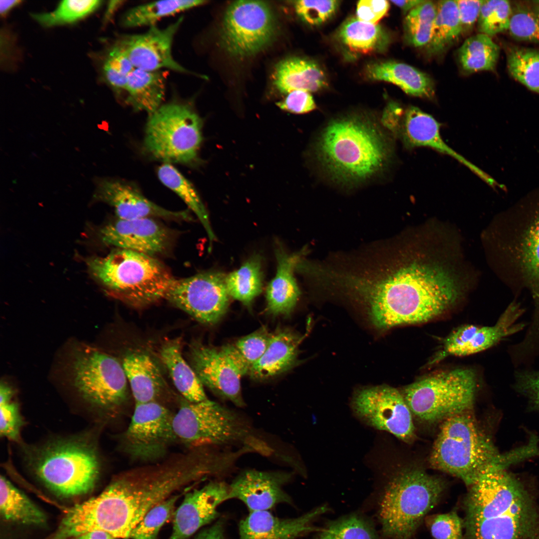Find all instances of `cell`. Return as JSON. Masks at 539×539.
<instances>
[{"label":"cell","instance_id":"6da1fadb","mask_svg":"<svg viewBox=\"0 0 539 539\" xmlns=\"http://www.w3.org/2000/svg\"><path fill=\"white\" fill-rule=\"evenodd\" d=\"M214 471L210 457L196 451L165 463L124 472L97 496L68 509L60 524L61 534L68 539L102 531L117 539H129L155 506Z\"/></svg>","mask_w":539,"mask_h":539},{"label":"cell","instance_id":"7a4b0ae2","mask_svg":"<svg viewBox=\"0 0 539 539\" xmlns=\"http://www.w3.org/2000/svg\"><path fill=\"white\" fill-rule=\"evenodd\" d=\"M410 251L385 272L373 277L345 275L341 283L352 287L368 303L379 328L420 324L447 311L461 295L454 272L429 255Z\"/></svg>","mask_w":539,"mask_h":539},{"label":"cell","instance_id":"3957f363","mask_svg":"<svg viewBox=\"0 0 539 539\" xmlns=\"http://www.w3.org/2000/svg\"><path fill=\"white\" fill-rule=\"evenodd\" d=\"M507 465L490 463L468 486L467 539H539V512Z\"/></svg>","mask_w":539,"mask_h":539},{"label":"cell","instance_id":"277c9868","mask_svg":"<svg viewBox=\"0 0 539 539\" xmlns=\"http://www.w3.org/2000/svg\"><path fill=\"white\" fill-rule=\"evenodd\" d=\"M392 152L389 141L380 129L359 115L331 121L316 146L318 160L328 175L346 183L364 181L382 171Z\"/></svg>","mask_w":539,"mask_h":539},{"label":"cell","instance_id":"5b68a950","mask_svg":"<svg viewBox=\"0 0 539 539\" xmlns=\"http://www.w3.org/2000/svg\"><path fill=\"white\" fill-rule=\"evenodd\" d=\"M500 220L496 236L502 275L508 284L530 291L535 305L531 325L539 330V187Z\"/></svg>","mask_w":539,"mask_h":539},{"label":"cell","instance_id":"8992f818","mask_svg":"<svg viewBox=\"0 0 539 539\" xmlns=\"http://www.w3.org/2000/svg\"><path fill=\"white\" fill-rule=\"evenodd\" d=\"M89 271L107 292L125 303L143 307L165 298L175 278L155 257L116 248L87 262Z\"/></svg>","mask_w":539,"mask_h":539},{"label":"cell","instance_id":"52a82bcc","mask_svg":"<svg viewBox=\"0 0 539 539\" xmlns=\"http://www.w3.org/2000/svg\"><path fill=\"white\" fill-rule=\"evenodd\" d=\"M444 488L441 479L419 469L404 470L393 477L378 503L383 535L389 539H410Z\"/></svg>","mask_w":539,"mask_h":539},{"label":"cell","instance_id":"ba28073f","mask_svg":"<svg viewBox=\"0 0 539 539\" xmlns=\"http://www.w3.org/2000/svg\"><path fill=\"white\" fill-rule=\"evenodd\" d=\"M502 457L467 411L444 420L429 462L434 469L460 478L468 487L484 467Z\"/></svg>","mask_w":539,"mask_h":539},{"label":"cell","instance_id":"9c48e42d","mask_svg":"<svg viewBox=\"0 0 539 539\" xmlns=\"http://www.w3.org/2000/svg\"><path fill=\"white\" fill-rule=\"evenodd\" d=\"M40 480L56 495L70 498L91 491L100 465L95 448L82 439L55 441L35 451L29 458Z\"/></svg>","mask_w":539,"mask_h":539},{"label":"cell","instance_id":"30bf717a","mask_svg":"<svg viewBox=\"0 0 539 539\" xmlns=\"http://www.w3.org/2000/svg\"><path fill=\"white\" fill-rule=\"evenodd\" d=\"M202 121L187 102L163 103L149 115L143 148L152 158L166 164L195 163L202 141Z\"/></svg>","mask_w":539,"mask_h":539},{"label":"cell","instance_id":"8fae6325","mask_svg":"<svg viewBox=\"0 0 539 539\" xmlns=\"http://www.w3.org/2000/svg\"><path fill=\"white\" fill-rule=\"evenodd\" d=\"M477 388L474 371L456 368L419 379L408 385L402 394L412 414L433 422L470 410Z\"/></svg>","mask_w":539,"mask_h":539},{"label":"cell","instance_id":"7c38bea8","mask_svg":"<svg viewBox=\"0 0 539 539\" xmlns=\"http://www.w3.org/2000/svg\"><path fill=\"white\" fill-rule=\"evenodd\" d=\"M173 426L177 439L195 447L236 443L251 431L243 416L208 399L198 402L184 399L174 414Z\"/></svg>","mask_w":539,"mask_h":539},{"label":"cell","instance_id":"4fadbf2b","mask_svg":"<svg viewBox=\"0 0 539 539\" xmlns=\"http://www.w3.org/2000/svg\"><path fill=\"white\" fill-rule=\"evenodd\" d=\"M276 28L273 12L265 2L234 1L225 13L220 30V43L233 57H250L271 43Z\"/></svg>","mask_w":539,"mask_h":539},{"label":"cell","instance_id":"5bb4252c","mask_svg":"<svg viewBox=\"0 0 539 539\" xmlns=\"http://www.w3.org/2000/svg\"><path fill=\"white\" fill-rule=\"evenodd\" d=\"M74 383L81 395L104 409L121 405L127 397V379L122 364L101 351L87 349L74 364Z\"/></svg>","mask_w":539,"mask_h":539},{"label":"cell","instance_id":"9a60e30c","mask_svg":"<svg viewBox=\"0 0 539 539\" xmlns=\"http://www.w3.org/2000/svg\"><path fill=\"white\" fill-rule=\"evenodd\" d=\"M174 413L157 401L135 404L131 421L121 436V446L132 459L152 462L163 457L177 439Z\"/></svg>","mask_w":539,"mask_h":539},{"label":"cell","instance_id":"2e32d148","mask_svg":"<svg viewBox=\"0 0 539 539\" xmlns=\"http://www.w3.org/2000/svg\"><path fill=\"white\" fill-rule=\"evenodd\" d=\"M226 278L222 272L208 271L174 278L165 299L199 322L215 324L226 313L229 304Z\"/></svg>","mask_w":539,"mask_h":539},{"label":"cell","instance_id":"e0dca14e","mask_svg":"<svg viewBox=\"0 0 539 539\" xmlns=\"http://www.w3.org/2000/svg\"><path fill=\"white\" fill-rule=\"evenodd\" d=\"M355 414L369 426L410 441L415 436L412 414L402 393L382 386L357 391L352 400Z\"/></svg>","mask_w":539,"mask_h":539},{"label":"cell","instance_id":"ac0fdd59","mask_svg":"<svg viewBox=\"0 0 539 539\" xmlns=\"http://www.w3.org/2000/svg\"><path fill=\"white\" fill-rule=\"evenodd\" d=\"M183 17L165 28L149 27L144 33L122 36L115 43L128 57L135 68L160 71L166 68L184 74L191 73L177 62L172 54L176 33Z\"/></svg>","mask_w":539,"mask_h":539},{"label":"cell","instance_id":"d6986e66","mask_svg":"<svg viewBox=\"0 0 539 539\" xmlns=\"http://www.w3.org/2000/svg\"><path fill=\"white\" fill-rule=\"evenodd\" d=\"M153 218L117 219L100 230L102 243L155 257L167 253L173 242L172 232Z\"/></svg>","mask_w":539,"mask_h":539},{"label":"cell","instance_id":"ffe728a7","mask_svg":"<svg viewBox=\"0 0 539 539\" xmlns=\"http://www.w3.org/2000/svg\"><path fill=\"white\" fill-rule=\"evenodd\" d=\"M189 355L191 366L203 385L237 406L245 405L241 386L243 375L222 348L195 341L190 346Z\"/></svg>","mask_w":539,"mask_h":539},{"label":"cell","instance_id":"44dd1931","mask_svg":"<svg viewBox=\"0 0 539 539\" xmlns=\"http://www.w3.org/2000/svg\"><path fill=\"white\" fill-rule=\"evenodd\" d=\"M94 199L112 207L117 219L130 220L142 218L189 220L187 211H173L159 206L147 198L131 182L113 178L95 180Z\"/></svg>","mask_w":539,"mask_h":539},{"label":"cell","instance_id":"7402d4cb","mask_svg":"<svg viewBox=\"0 0 539 539\" xmlns=\"http://www.w3.org/2000/svg\"><path fill=\"white\" fill-rule=\"evenodd\" d=\"M524 312L516 301H512L497 322L491 326L468 324L458 328L445 340L442 358L447 355L466 356L485 350L525 326L517 323Z\"/></svg>","mask_w":539,"mask_h":539},{"label":"cell","instance_id":"603a6c76","mask_svg":"<svg viewBox=\"0 0 539 539\" xmlns=\"http://www.w3.org/2000/svg\"><path fill=\"white\" fill-rule=\"evenodd\" d=\"M229 494V485L221 481H212L187 493L175 511L169 539H187L217 519L218 508L228 500Z\"/></svg>","mask_w":539,"mask_h":539},{"label":"cell","instance_id":"cb8c5ba5","mask_svg":"<svg viewBox=\"0 0 539 539\" xmlns=\"http://www.w3.org/2000/svg\"><path fill=\"white\" fill-rule=\"evenodd\" d=\"M440 123L431 115L411 106L403 111L396 135L407 148L427 147L447 154L467 167L493 188L500 184L492 177L448 146L442 138Z\"/></svg>","mask_w":539,"mask_h":539},{"label":"cell","instance_id":"d4e9b609","mask_svg":"<svg viewBox=\"0 0 539 539\" xmlns=\"http://www.w3.org/2000/svg\"><path fill=\"white\" fill-rule=\"evenodd\" d=\"M290 477V474L281 471H243L229 485L228 500L241 501L250 512L269 510L280 503H291L290 498L282 488Z\"/></svg>","mask_w":539,"mask_h":539},{"label":"cell","instance_id":"484cf974","mask_svg":"<svg viewBox=\"0 0 539 539\" xmlns=\"http://www.w3.org/2000/svg\"><path fill=\"white\" fill-rule=\"evenodd\" d=\"M327 511L324 505L292 519L278 518L269 510L250 512L240 523V539H296L315 530L313 523Z\"/></svg>","mask_w":539,"mask_h":539},{"label":"cell","instance_id":"4316f807","mask_svg":"<svg viewBox=\"0 0 539 539\" xmlns=\"http://www.w3.org/2000/svg\"><path fill=\"white\" fill-rule=\"evenodd\" d=\"M277 270L266 290L268 313L273 315H288L294 308L299 290L293 271L300 261L301 254H287L280 246L275 249Z\"/></svg>","mask_w":539,"mask_h":539},{"label":"cell","instance_id":"83f0119b","mask_svg":"<svg viewBox=\"0 0 539 539\" xmlns=\"http://www.w3.org/2000/svg\"><path fill=\"white\" fill-rule=\"evenodd\" d=\"M122 364L135 404L156 401L165 383L152 357L142 351H130L124 356Z\"/></svg>","mask_w":539,"mask_h":539},{"label":"cell","instance_id":"f1b7e54d","mask_svg":"<svg viewBox=\"0 0 539 539\" xmlns=\"http://www.w3.org/2000/svg\"><path fill=\"white\" fill-rule=\"evenodd\" d=\"M272 78L275 87L285 94L297 90L315 92L327 84L325 73L316 63L298 57L279 61Z\"/></svg>","mask_w":539,"mask_h":539},{"label":"cell","instance_id":"f546056e","mask_svg":"<svg viewBox=\"0 0 539 539\" xmlns=\"http://www.w3.org/2000/svg\"><path fill=\"white\" fill-rule=\"evenodd\" d=\"M368 77L397 85L406 94L419 97L431 98L434 95L433 82L427 74L406 63L385 61L369 64Z\"/></svg>","mask_w":539,"mask_h":539},{"label":"cell","instance_id":"4dcf8cb0","mask_svg":"<svg viewBox=\"0 0 539 539\" xmlns=\"http://www.w3.org/2000/svg\"><path fill=\"white\" fill-rule=\"evenodd\" d=\"M182 343L180 338L165 341L160 350L161 360L184 399L191 402L205 400L208 398L203 384L193 368L184 358Z\"/></svg>","mask_w":539,"mask_h":539},{"label":"cell","instance_id":"1f68e13d","mask_svg":"<svg viewBox=\"0 0 539 539\" xmlns=\"http://www.w3.org/2000/svg\"><path fill=\"white\" fill-rule=\"evenodd\" d=\"M165 91L162 72L135 68L128 77L125 102L134 110L145 112L149 116L163 104Z\"/></svg>","mask_w":539,"mask_h":539},{"label":"cell","instance_id":"d6a6232c","mask_svg":"<svg viewBox=\"0 0 539 539\" xmlns=\"http://www.w3.org/2000/svg\"><path fill=\"white\" fill-rule=\"evenodd\" d=\"M301 338L287 330H279L271 336L262 357L250 368L254 378L262 379L280 374L294 363Z\"/></svg>","mask_w":539,"mask_h":539},{"label":"cell","instance_id":"836d02e7","mask_svg":"<svg viewBox=\"0 0 539 539\" xmlns=\"http://www.w3.org/2000/svg\"><path fill=\"white\" fill-rule=\"evenodd\" d=\"M338 37L348 50L357 54L383 52L390 42L389 34L380 25L354 17L348 18L341 25Z\"/></svg>","mask_w":539,"mask_h":539},{"label":"cell","instance_id":"e575fe53","mask_svg":"<svg viewBox=\"0 0 539 539\" xmlns=\"http://www.w3.org/2000/svg\"><path fill=\"white\" fill-rule=\"evenodd\" d=\"M0 511L5 521L26 526H43L45 514L5 477L0 479Z\"/></svg>","mask_w":539,"mask_h":539},{"label":"cell","instance_id":"d590c367","mask_svg":"<svg viewBox=\"0 0 539 539\" xmlns=\"http://www.w3.org/2000/svg\"><path fill=\"white\" fill-rule=\"evenodd\" d=\"M157 175L161 183L175 193L197 216L211 244L216 239L215 235L208 212L193 184L170 164L164 163L160 166Z\"/></svg>","mask_w":539,"mask_h":539},{"label":"cell","instance_id":"8d00e7d4","mask_svg":"<svg viewBox=\"0 0 539 539\" xmlns=\"http://www.w3.org/2000/svg\"><path fill=\"white\" fill-rule=\"evenodd\" d=\"M201 0H170L153 1L128 9L121 18V24L126 28L156 25L167 16L175 15L207 2Z\"/></svg>","mask_w":539,"mask_h":539},{"label":"cell","instance_id":"74e56055","mask_svg":"<svg viewBox=\"0 0 539 539\" xmlns=\"http://www.w3.org/2000/svg\"><path fill=\"white\" fill-rule=\"evenodd\" d=\"M263 281L262 260L258 255L251 257L226 278L229 295L246 305L261 293Z\"/></svg>","mask_w":539,"mask_h":539},{"label":"cell","instance_id":"f35d334b","mask_svg":"<svg viewBox=\"0 0 539 539\" xmlns=\"http://www.w3.org/2000/svg\"><path fill=\"white\" fill-rule=\"evenodd\" d=\"M500 54V47L486 34L478 33L466 39L458 50L462 68L468 72L493 70Z\"/></svg>","mask_w":539,"mask_h":539},{"label":"cell","instance_id":"ab89813d","mask_svg":"<svg viewBox=\"0 0 539 539\" xmlns=\"http://www.w3.org/2000/svg\"><path fill=\"white\" fill-rule=\"evenodd\" d=\"M437 13L430 42L426 46L430 54L442 52L463 32L455 0H440L437 3Z\"/></svg>","mask_w":539,"mask_h":539},{"label":"cell","instance_id":"60d3db41","mask_svg":"<svg viewBox=\"0 0 539 539\" xmlns=\"http://www.w3.org/2000/svg\"><path fill=\"white\" fill-rule=\"evenodd\" d=\"M437 13V5L425 0L409 11L404 21L405 36L414 47H425L430 42Z\"/></svg>","mask_w":539,"mask_h":539},{"label":"cell","instance_id":"b9f144b4","mask_svg":"<svg viewBox=\"0 0 539 539\" xmlns=\"http://www.w3.org/2000/svg\"><path fill=\"white\" fill-rule=\"evenodd\" d=\"M507 65L515 79L539 94V51L510 48L507 52Z\"/></svg>","mask_w":539,"mask_h":539},{"label":"cell","instance_id":"7bdbcfd3","mask_svg":"<svg viewBox=\"0 0 539 539\" xmlns=\"http://www.w3.org/2000/svg\"><path fill=\"white\" fill-rule=\"evenodd\" d=\"M508 30L517 39L539 42V3L533 0L512 4Z\"/></svg>","mask_w":539,"mask_h":539},{"label":"cell","instance_id":"ee69618b","mask_svg":"<svg viewBox=\"0 0 539 539\" xmlns=\"http://www.w3.org/2000/svg\"><path fill=\"white\" fill-rule=\"evenodd\" d=\"M101 0L61 1L55 10L47 13L32 14V17L45 27L70 23L81 19L98 9Z\"/></svg>","mask_w":539,"mask_h":539},{"label":"cell","instance_id":"f6af8a7d","mask_svg":"<svg viewBox=\"0 0 539 539\" xmlns=\"http://www.w3.org/2000/svg\"><path fill=\"white\" fill-rule=\"evenodd\" d=\"M181 495H174L152 508L131 532L129 539H156L162 527L175 513Z\"/></svg>","mask_w":539,"mask_h":539},{"label":"cell","instance_id":"bcb514c9","mask_svg":"<svg viewBox=\"0 0 539 539\" xmlns=\"http://www.w3.org/2000/svg\"><path fill=\"white\" fill-rule=\"evenodd\" d=\"M318 539H377V537L368 521L352 515L329 524L321 531Z\"/></svg>","mask_w":539,"mask_h":539},{"label":"cell","instance_id":"7dc6e473","mask_svg":"<svg viewBox=\"0 0 539 539\" xmlns=\"http://www.w3.org/2000/svg\"><path fill=\"white\" fill-rule=\"evenodd\" d=\"M512 4L508 0H483L477 21L480 33L491 36L509 29Z\"/></svg>","mask_w":539,"mask_h":539},{"label":"cell","instance_id":"c3c4849f","mask_svg":"<svg viewBox=\"0 0 539 539\" xmlns=\"http://www.w3.org/2000/svg\"><path fill=\"white\" fill-rule=\"evenodd\" d=\"M134 69L128 57L115 43L104 58L102 72L107 83L117 94L125 93L128 77Z\"/></svg>","mask_w":539,"mask_h":539},{"label":"cell","instance_id":"681fc988","mask_svg":"<svg viewBox=\"0 0 539 539\" xmlns=\"http://www.w3.org/2000/svg\"><path fill=\"white\" fill-rule=\"evenodd\" d=\"M12 390L1 384L0 389V433L12 441L20 438V431L23 424L17 404L11 400Z\"/></svg>","mask_w":539,"mask_h":539},{"label":"cell","instance_id":"f907efd6","mask_svg":"<svg viewBox=\"0 0 539 539\" xmlns=\"http://www.w3.org/2000/svg\"><path fill=\"white\" fill-rule=\"evenodd\" d=\"M339 1L296 0L294 7L297 15L305 23L311 25H320L329 19L336 11Z\"/></svg>","mask_w":539,"mask_h":539},{"label":"cell","instance_id":"816d5d0a","mask_svg":"<svg viewBox=\"0 0 539 539\" xmlns=\"http://www.w3.org/2000/svg\"><path fill=\"white\" fill-rule=\"evenodd\" d=\"M271 336L263 327L240 339L234 345L250 368L264 354Z\"/></svg>","mask_w":539,"mask_h":539},{"label":"cell","instance_id":"f5cc1de1","mask_svg":"<svg viewBox=\"0 0 539 539\" xmlns=\"http://www.w3.org/2000/svg\"><path fill=\"white\" fill-rule=\"evenodd\" d=\"M463 522L455 511L434 516L429 528L435 539H462Z\"/></svg>","mask_w":539,"mask_h":539},{"label":"cell","instance_id":"db71d44e","mask_svg":"<svg viewBox=\"0 0 539 539\" xmlns=\"http://www.w3.org/2000/svg\"><path fill=\"white\" fill-rule=\"evenodd\" d=\"M276 104L280 109L295 114L307 113L316 108L310 93L300 90L287 93L285 98Z\"/></svg>","mask_w":539,"mask_h":539},{"label":"cell","instance_id":"11a10c76","mask_svg":"<svg viewBox=\"0 0 539 539\" xmlns=\"http://www.w3.org/2000/svg\"><path fill=\"white\" fill-rule=\"evenodd\" d=\"M390 4L385 0H362L358 2L357 18L361 21L377 24L388 12Z\"/></svg>","mask_w":539,"mask_h":539},{"label":"cell","instance_id":"9f6ffc18","mask_svg":"<svg viewBox=\"0 0 539 539\" xmlns=\"http://www.w3.org/2000/svg\"><path fill=\"white\" fill-rule=\"evenodd\" d=\"M515 378L517 388L539 408V371L519 372Z\"/></svg>","mask_w":539,"mask_h":539},{"label":"cell","instance_id":"6f0895ef","mask_svg":"<svg viewBox=\"0 0 539 539\" xmlns=\"http://www.w3.org/2000/svg\"><path fill=\"white\" fill-rule=\"evenodd\" d=\"M463 32L470 29L478 21L483 0H455Z\"/></svg>","mask_w":539,"mask_h":539},{"label":"cell","instance_id":"680465c9","mask_svg":"<svg viewBox=\"0 0 539 539\" xmlns=\"http://www.w3.org/2000/svg\"><path fill=\"white\" fill-rule=\"evenodd\" d=\"M403 111L398 103L393 102L388 103L384 111L382 123L394 134H395Z\"/></svg>","mask_w":539,"mask_h":539},{"label":"cell","instance_id":"91938a15","mask_svg":"<svg viewBox=\"0 0 539 539\" xmlns=\"http://www.w3.org/2000/svg\"><path fill=\"white\" fill-rule=\"evenodd\" d=\"M195 539H226L224 522L219 520L211 527L200 532Z\"/></svg>","mask_w":539,"mask_h":539},{"label":"cell","instance_id":"94428289","mask_svg":"<svg viewBox=\"0 0 539 539\" xmlns=\"http://www.w3.org/2000/svg\"><path fill=\"white\" fill-rule=\"evenodd\" d=\"M72 539H118L110 534L102 531L87 532Z\"/></svg>","mask_w":539,"mask_h":539},{"label":"cell","instance_id":"6125c7cd","mask_svg":"<svg viewBox=\"0 0 539 539\" xmlns=\"http://www.w3.org/2000/svg\"><path fill=\"white\" fill-rule=\"evenodd\" d=\"M424 1L425 0H392L391 2L399 7L404 13H408Z\"/></svg>","mask_w":539,"mask_h":539},{"label":"cell","instance_id":"be15d7a7","mask_svg":"<svg viewBox=\"0 0 539 539\" xmlns=\"http://www.w3.org/2000/svg\"><path fill=\"white\" fill-rule=\"evenodd\" d=\"M124 2V1L123 0L109 1L104 14V22H107L109 21Z\"/></svg>","mask_w":539,"mask_h":539},{"label":"cell","instance_id":"e7e4bbea","mask_svg":"<svg viewBox=\"0 0 539 539\" xmlns=\"http://www.w3.org/2000/svg\"><path fill=\"white\" fill-rule=\"evenodd\" d=\"M20 2L19 0H0V12L1 15H5L13 7Z\"/></svg>","mask_w":539,"mask_h":539},{"label":"cell","instance_id":"03108f58","mask_svg":"<svg viewBox=\"0 0 539 539\" xmlns=\"http://www.w3.org/2000/svg\"><path fill=\"white\" fill-rule=\"evenodd\" d=\"M535 1H536V2H537V3H539V0H535Z\"/></svg>","mask_w":539,"mask_h":539}]
</instances>
